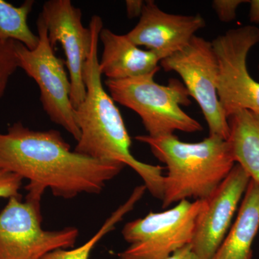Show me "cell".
Returning a JSON list of instances; mask_svg holds the SVG:
<instances>
[{
  "label": "cell",
  "mask_w": 259,
  "mask_h": 259,
  "mask_svg": "<svg viewBox=\"0 0 259 259\" xmlns=\"http://www.w3.org/2000/svg\"><path fill=\"white\" fill-rule=\"evenodd\" d=\"M124 167L71 151L56 130L35 131L18 122L0 133V169L29 181L27 200L40 202L48 189L65 199L100 194Z\"/></svg>",
  "instance_id": "6da1fadb"
},
{
  "label": "cell",
  "mask_w": 259,
  "mask_h": 259,
  "mask_svg": "<svg viewBox=\"0 0 259 259\" xmlns=\"http://www.w3.org/2000/svg\"><path fill=\"white\" fill-rule=\"evenodd\" d=\"M89 28L92 32V47L83 69L86 96L74 108L75 121L80 131L74 151L89 157L120 162L131 167L144 181L146 190L161 200L163 167L143 163L134 157L131 151V137L120 112L102 83L97 56L100 34L104 28L102 18L93 15Z\"/></svg>",
  "instance_id": "7a4b0ae2"
},
{
  "label": "cell",
  "mask_w": 259,
  "mask_h": 259,
  "mask_svg": "<svg viewBox=\"0 0 259 259\" xmlns=\"http://www.w3.org/2000/svg\"><path fill=\"white\" fill-rule=\"evenodd\" d=\"M153 156L166 165L162 208L193 198L203 200L221 185L236 164L227 140L209 136L197 143L180 141L175 134L160 137L141 135Z\"/></svg>",
  "instance_id": "3957f363"
},
{
  "label": "cell",
  "mask_w": 259,
  "mask_h": 259,
  "mask_svg": "<svg viewBox=\"0 0 259 259\" xmlns=\"http://www.w3.org/2000/svg\"><path fill=\"white\" fill-rule=\"evenodd\" d=\"M156 73L131 79H106L105 83L114 101L139 115L150 137L168 136L177 131H203L198 121L181 107L191 104L184 83L171 79L168 85L159 84L153 79Z\"/></svg>",
  "instance_id": "277c9868"
},
{
  "label": "cell",
  "mask_w": 259,
  "mask_h": 259,
  "mask_svg": "<svg viewBox=\"0 0 259 259\" xmlns=\"http://www.w3.org/2000/svg\"><path fill=\"white\" fill-rule=\"evenodd\" d=\"M37 28L39 42L35 49L30 50L15 42L19 68L37 83L42 108L50 120L64 127L78 141L80 131L74 118L69 75L65 69L64 61L54 53L47 26L40 15Z\"/></svg>",
  "instance_id": "5b68a950"
},
{
  "label": "cell",
  "mask_w": 259,
  "mask_h": 259,
  "mask_svg": "<svg viewBox=\"0 0 259 259\" xmlns=\"http://www.w3.org/2000/svg\"><path fill=\"white\" fill-rule=\"evenodd\" d=\"M202 200H183L175 207L127 223L122 231L130 245L118 259H166L190 245Z\"/></svg>",
  "instance_id": "8992f818"
},
{
  "label": "cell",
  "mask_w": 259,
  "mask_h": 259,
  "mask_svg": "<svg viewBox=\"0 0 259 259\" xmlns=\"http://www.w3.org/2000/svg\"><path fill=\"white\" fill-rule=\"evenodd\" d=\"M211 42L218 65V97L227 118L243 110L259 115V82L247 66L250 51L259 42V28L231 29Z\"/></svg>",
  "instance_id": "52a82bcc"
},
{
  "label": "cell",
  "mask_w": 259,
  "mask_h": 259,
  "mask_svg": "<svg viewBox=\"0 0 259 259\" xmlns=\"http://www.w3.org/2000/svg\"><path fill=\"white\" fill-rule=\"evenodd\" d=\"M12 197L0 212V259H40L52 250L74 246L79 230L46 231L40 202Z\"/></svg>",
  "instance_id": "ba28073f"
},
{
  "label": "cell",
  "mask_w": 259,
  "mask_h": 259,
  "mask_svg": "<svg viewBox=\"0 0 259 259\" xmlns=\"http://www.w3.org/2000/svg\"><path fill=\"white\" fill-rule=\"evenodd\" d=\"M160 64L165 71H175L183 80L190 96L200 107L209 136L228 139L229 126L218 97V65L212 42L194 35L187 47Z\"/></svg>",
  "instance_id": "9c48e42d"
},
{
  "label": "cell",
  "mask_w": 259,
  "mask_h": 259,
  "mask_svg": "<svg viewBox=\"0 0 259 259\" xmlns=\"http://www.w3.org/2000/svg\"><path fill=\"white\" fill-rule=\"evenodd\" d=\"M52 47L60 44L66 56L71 84V99L76 107L84 100L83 69L92 47V32L82 23V13L70 0H49L40 14Z\"/></svg>",
  "instance_id": "30bf717a"
},
{
  "label": "cell",
  "mask_w": 259,
  "mask_h": 259,
  "mask_svg": "<svg viewBox=\"0 0 259 259\" xmlns=\"http://www.w3.org/2000/svg\"><path fill=\"white\" fill-rule=\"evenodd\" d=\"M250 178L235 164L228 176L207 198L196 218L191 248L198 259H211L231 227Z\"/></svg>",
  "instance_id": "8fae6325"
},
{
  "label": "cell",
  "mask_w": 259,
  "mask_h": 259,
  "mask_svg": "<svg viewBox=\"0 0 259 259\" xmlns=\"http://www.w3.org/2000/svg\"><path fill=\"white\" fill-rule=\"evenodd\" d=\"M205 25L201 15L170 14L153 0H148L139 23L126 35L136 46L146 47L163 60L187 47L196 32Z\"/></svg>",
  "instance_id": "7c38bea8"
},
{
  "label": "cell",
  "mask_w": 259,
  "mask_h": 259,
  "mask_svg": "<svg viewBox=\"0 0 259 259\" xmlns=\"http://www.w3.org/2000/svg\"><path fill=\"white\" fill-rule=\"evenodd\" d=\"M100 40L103 45L100 69L107 79H131L159 70V56L153 51L140 49L127 35L103 28Z\"/></svg>",
  "instance_id": "4fadbf2b"
},
{
  "label": "cell",
  "mask_w": 259,
  "mask_h": 259,
  "mask_svg": "<svg viewBox=\"0 0 259 259\" xmlns=\"http://www.w3.org/2000/svg\"><path fill=\"white\" fill-rule=\"evenodd\" d=\"M258 231L259 186L250 180L236 221L211 259H251Z\"/></svg>",
  "instance_id": "5bb4252c"
},
{
  "label": "cell",
  "mask_w": 259,
  "mask_h": 259,
  "mask_svg": "<svg viewBox=\"0 0 259 259\" xmlns=\"http://www.w3.org/2000/svg\"><path fill=\"white\" fill-rule=\"evenodd\" d=\"M227 139L237 164L259 186V115L243 110L228 118Z\"/></svg>",
  "instance_id": "9a60e30c"
},
{
  "label": "cell",
  "mask_w": 259,
  "mask_h": 259,
  "mask_svg": "<svg viewBox=\"0 0 259 259\" xmlns=\"http://www.w3.org/2000/svg\"><path fill=\"white\" fill-rule=\"evenodd\" d=\"M34 4L33 0H26L15 7L0 0V40L20 42L30 50L37 47L38 35L32 32L28 23Z\"/></svg>",
  "instance_id": "2e32d148"
},
{
  "label": "cell",
  "mask_w": 259,
  "mask_h": 259,
  "mask_svg": "<svg viewBox=\"0 0 259 259\" xmlns=\"http://www.w3.org/2000/svg\"><path fill=\"white\" fill-rule=\"evenodd\" d=\"M146 190V188L144 185L136 187L125 203L122 204L118 209H116L110 218H107V221L104 223L100 230L83 245L73 249L59 248V249L52 250L44 255L40 259H90L92 251L97 243L104 236H106L107 233L112 231L115 228L116 225L120 222L127 212L134 209L136 204L142 198Z\"/></svg>",
  "instance_id": "e0dca14e"
},
{
  "label": "cell",
  "mask_w": 259,
  "mask_h": 259,
  "mask_svg": "<svg viewBox=\"0 0 259 259\" xmlns=\"http://www.w3.org/2000/svg\"><path fill=\"white\" fill-rule=\"evenodd\" d=\"M18 68L15 41L0 40V99L5 95L10 78Z\"/></svg>",
  "instance_id": "ac0fdd59"
},
{
  "label": "cell",
  "mask_w": 259,
  "mask_h": 259,
  "mask_svg": "<svg viewBox=\"0 0 259 259\" xmlns=\"http://www.w3.org/2000/svg\"><path fill=\"white\" fill-rule=\"evenodd\" d=\"M23 179L15 174L0 169V198L20 197Z\"/></svg>",
  "instance_id": "d6986e66"
},
{
  "label": "cell",
  "mask_w": 259,
  "mask_h": 259,
  "mask_svg": "<svg viewBox=\"0 0 259 259\" xmlns=\"http://www.w3.org/2000/svg\"><path fill=\"white\" fill-rule=\"evenodd\" d=\"M248 2L243 0H214L212 5L220 21L230 23L236 18L238 7L243 3H248Z\"/></svg>",
  "instance_id": "ffe728a7"
},
{
  "label": "cell",
  "mask_w": 259,
  "mask_h": 259,
  "mask_svg": "<svg viewBox=\"0 0 259 259\" xmlns=\"http://www.w3.org/2000/svg\"><path fill=\"white\" fill-rule=\"evenodd\" d=\"M145 1L142 0H127L125 2L126 13L129 18L141 17Z\"/></svg>",
  "instance_id": "44dd1931"
},
{
  "label": "cell",
  "mask_w": 259,
  "mask_h": 259,
  "mask_svg": "<svg viewBox=\"0 0 259 259\" xmlns=\"http://www.w3.org/2000/svg\"><path fill=\"white\" fill-rule=\"evenodd\" d=\"M166 259H198L192 251L190 245H187L177 250Z\"/></svg>",
  "instance_id": "7402d4cb"
},
{
  "label": "cell",
  "mask_w": 259,
  "mask_h": 259,
  "mask_svg": "<svg viewBox=\"0 0 259 259\" xmlns=\"http://www.w3.org/2000/svg\"><path fill=\"white\" fill-rule=\"evenodd\" d=\"M249 20L250 23L259 24V0L249 1Z\"/></svg>",
  "instance_id": "603a6c76"
},
{
  "label": "cell",
  "mask_w": 259,
  "mask_h": 259,
  "mask_svg": "<svg viewBox=\"0 0 259 259\" xmlns=\"http://www.w3.org/2000/svg\"><path fill=\"white\" fill-rule=\"evenodd\" d=\"M258 73H259V64H258Z\"/></svg>",
  "instance_id": "cb8c5ba5"
}]
</instances>
